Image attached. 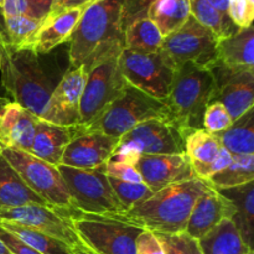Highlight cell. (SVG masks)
Segmentation results:
<instances>
[{"instance_id": "cell-42", "label": "cell", "mask_w": 254, "mask_h": 254, "mask_svg": "<svg viewBox=\"0 0 254 254\" xmlns=\"http://www.w3.org/2000/svg\"><path fill=\"white\" fill-rule=\"evenodd\" d=\"M2 17L9 16H29L32 17L31 9L27 0H5L4 5L0 9Z\"/></svg>"}, {"instance_id": "cell-51", "label": "cell", "mask_w": 254, "mask_h": 254, "mask_svg": "<svg viewBox=\"0 0 254 254\" xmlns=\"http://www.w3.org/2000/svg\"><path fill=\"white\" fill-rule=\"evenodd\" d=\"M9 102H10V99H6V101H4V102H1V103H0V121H1V116H2V112H4L5 106H6Z\"/></svg>"}, {"instance_id": "cell-16", "label": "cell", "mask_w": 254, "mask_h": 254, "mask_svg": "<svg viewBox=\"0 0 254 254\" xmlns=\"http://www.w3.org/2000/svg\"><path fill=\"white\" fill-rule=\"evenodd\" d=\"M118 138L76 127V134L64 149L60 165L76 169L103 168L111 159Z\"/></svg>"}, {"instance_id": "cell-21", "label": "cell", "mask_w": 254, "mask_h": 254, "mask_svg": "<svg viewBox=\"0 0 254 254\" xmlns=\"http://www.w3.org/2000/svg\"><path fill=\"white\" fill-rule=\"evenodd\" d=\"M74 134L76 127L57 126L39 118L29 153L51 165H60L64 149L73 139Z\"/></svg>"}, {"instance_id": "cell-24", "label": "cell", "mask_w": 254, "mask_h": 254, "mask_svg": "<svg viewBox=\"0 0 254 254\" xmlns=\"http://www.w3.org/2000/svg\"><path fill=\"white\" fill-rule=\"evenodd\" d=\"M216 190V189H215ZM218 193L231 201L235 207V217L232 218L243 242L253 250L254 237V183L236 186L231 189L216 190Z\"/></svg>"}, {"instance_id": "cell-43", "label": "cell", "mask_w": 254, "mask_h": 254, "mask_svg": "<svg viewBox=\"0 0 254 254\" xmlns=\"http://www.w3.org/2000/svg\"><path fill=\"white\" fill-rule=\"evenodd\" d=\"M232 160H233L232 154L228 153L225 148H221L217 158L215 159V161H213V163L210 165V168H208L207 174H206L205 181H207L211 176L215 175V174H217V173H220V171H222L223 169L227 168V166L232 163Z\"/></svg>"}, {"instance_id": "cell-22", "label": "cell", "mask_w": 254, "mask_h": 254, "mask_svg": "<svg viewBox=\"0 0 254 254\" xmlns=\"http://www.w3.org/2000/svg\"><path fill=\"white\" fill-rule=\"evenodd\" d=\"M217 62L232 71H254L253 25L217 42Z\"/></svg>"}, {"instance_id": "cell-41", "label": "cell", "mask_w": 254, "mask_h": 254, "mask_svg": "<svg viewBox=\"0 0 254 254\" xmlns=\"http://www.w3.org/2000/svg\"><path fill=\"white\" fill-rule=\"evenodd\" d=\"M0 240L11 251L12 254H41L32 247H30L29 245L22 242L19 237L5 230L1 225H0Z\"/></svg>"}, {"instance_id": "cell-23", "label": "cell", "mask_w": 254, "mask_h": 254, "mask_svg": "<svg viewBox=\"0 0 254 254\" xmlns=\"http://www.w3.org/2000/svg\"><path fill=\"white\" fill-rule=\"evenodd\" d=\"M30 203L47 205L25 184L15 169L0 154V211Z\"/></svg>"}, {"instance_id": "cell-10", "label": "cell", "mask_w": 254, "mask_h": 254, "mask_svg": "<svg viewBox=\"0 0 254 254\" xmlns=\"http://www.w3.org/2000/svg\"><path fill=\"white\" fill-rule=\"evenodd\" d=\"M118 62L127 83L153 98L166 101L176 67L161 50L153 54H139L124 49Z\"/></svg>"}, {"instance_id": "cell-2", "label": "cell", "mask_w": 254, "mask_h": 254, "mask_svg": "<svg viewBox=\"0 0 254 254\" xmlns=\"http://www.w3.org/2000/svg\"><path fill=\"white\" fill-rule=\"evenodd\" d=\"M210 188L198 178L171 184L134 205L124 215L151 232H183L195 203Z\"/></svg>"}, {"instance_id": "cell-25", "label": "cell", "mask_w": 254, "mask_h": 254, "mask_svg": "<svg viewBox=\"0 0 254 254\" xmlns=\"http://www.w3.org/2000/svg\"><path fill=\"white\" fill-rule=\"evenodd\" d=\"M220 149L217 139L205 129H198L186 136L185 155L190 160L196 178L205 180L208 168L217 158Z\"/></svg>"}, {"instance_id": "cell-48", "label": "cell", "mask_w": 254, "mask_h": 254, "mask_svg": "<svg viewBox=\"0 0 254 254\" xmlns=\"http://www.w3.org/2000/svg\"><path fill=\"white\" fill-rule=\"evenodd\" d=\"M5 36H4V31H2V26L0 24V66H1V56H2V46L5 44Z\"/></svg>"}, {"instance_id": "cell-54", "label": "cell", "mask_w": 254, "mask_h": 254, "mask_svg": "<svg viewBox=\"0 0 254 254\" xmlns=\"http://www.w3.org/2000/svg\"><path fill=\"white\" fill-rule=\"evenodd\" d=\"M246 254H254V251H253V250L248 251V252H247V253H246Z\"/></svg>"}, {"instance_id": "cell-34", "label": "cell", "mask_w": 254, "mask_h": 254, "mask_svg": "<svg viewBox=\"0 0 254 254\" xmlns=\"http://www.w3.org/2000/svg\"><path fill=\"white\" fill-rule=\"evenodd\" d=\"M108 180L114 195L127 211L130 210L136 203L149 198L154 193L144 183H128V181H122L118 179L109 178V176Z\"/></svg>"}, {"instance_id": "cell-15", "label": "cell", "mask_w": 254, "mask_h": 254, "mask_svg": "<svg viewBox=\"0 0 254 254\" xmlns=\"http://www.w3.org/2000/svg\"><path fill=\"white\" fill-rule=\"evenodd\" d=\"M210 69L216 81L212 102L225 106L233 121L254 106V71H232L216 62Z\"/></svg>"}, {"instance_id": "cell-50", "label": "cell", "mask_w": 254, "mask_h": 254, "mask_svg": "<svg viewBox=\"0 0 254 254\" xmlns=\"http://www.w3.org/2000/svg\"><path fill=\"white\" fill-rule=\"evenodd\" d=\"M0 254H12L11 251L5 246V243L0 240Z\"/></svg>"}, {"instance_id": "cell-18", "label": "cell", "mask_w": 254, "mask_h": 254, "mask_svg": "<svg viewBox=\"0 0 254 254\" xmlns=\"http://www.w3.org/2000/svg\"><path fill=\"white\" fill-rule=\"evenodd\" d=\"M235 207L213 188L203 193L193 206L189 217L185 232L196 240H201L221 221L232 220L235 217Z\"/></svg>"}, {"instance_id": "cell-17", "label": "cell", "mask_w": 254, "mask_h": 254, "mask_svg": "<svg viewBox=\"0 0 254 254\" xmlns=\"http://www.w3.org/2000/svg\"><path fill=\"white\" fill-rule=\"evenodd\" d=\"M143 183L153 192L171 184L196 178L190 160L184 154L141 155L135 164Z\"/></svg>"}, {"instance_id": "cell-3", "label": "cell", "mask_w": 254, "mask_h": 254, "mask_svg": "<svg viewBox=\"0 0 254 254\" xmlns=\"http://www.w3.org/2000/svg\"><path fill=\"white\" fill-rule=\"evenodd\" d=\"M1 86L15 103L41 118L55 82L40 55L31 49L16 50L5 41L1 56Z\"/></svg>"}, {"instance_id": "cell-30", "label": "cell", "mask_w": 254, "mask_h": 254, "mask_svg": "<svg viewBox=\"0 0 254 254\" xmlns=\"http://www.w3.org/2000/svg\"><path fill=\"white\" fill-rule=\"evenodd\" d=\"M254 180V155H233L226 169L211 176L206 183L216 190L245 185Z\"/></svg>"}, {"instance_id": "cell-47", "label": "cell", "mask_w": 254, "mask_h": 254, "mask_svg": "<svg viewBox=\"0 0 254 254\" xmlns=\"http://www.w3.org/2000/svg\"><path fill=\"white\" fill-rule=\"evenodd\" d=\"M71 254H97V253L93 252L92 250H89V248L87 247V246H84L82 242H79L77 243L76 246L72 247Z\"/></svg>"}, {"instance_id": "cell-35", "label": "cell", "mask_w": 254, "mask_h": 254, "mask_svg": "<svg viewBox=\"0 0 254 254\" xmlns=\"http://www.w3.org/2000/svg\"><path fill=\"white\" fill-rule=\"evenodd\" d=\"M155 233V232H154ZM165 254H202L200 242L183 231L178 233H155Z\"/></svg>"}, {"instance_id": "cell-1", "label": "cell", "mask_w": 254, "mask_h": 254, "mask_svg": "<svg viewBox=\"0 0 254 254\" xmlns=\"http://www.w3.org/2000/svg\"><path fill=\"white\" fill-rule=\"evenodd\" d=\"M123 0H98L86 6L69 37L71 68L83 67L88 73L93 67L126 49L122 21Z\"/></svg>"}, {"instance_id": "cell-13", "label": "cell", "mask_w": 254, "mask_h": 254, "mask_svg": "<svg viewBox=\"0 0 254 254\" xmlns=\"http://www.w3.org/2000/svg\"><path fill=\"white\" fill-rule=\"evenodd\" d=\"M0 221L32 228L62 241L71 247L81 242L64 210L51 207L49 205L30 203L11 210L0 211Z\"/></svg>"}, {"instance_id": "cell-55", "label": "cell", "mask_w": 254, "mask_h": 254, "mask_svg": "<svg viewBox=\"0 0 254 254\" xmlns=\"http://www.w3.org/2000/svg\"><path fill=\"white\" fill-rule=\"evenodd\" d=\"M96 1H98V0H96ZM96 1H94V2H96Z\"/></svg>"}, {"instance_id": "cell-45", "label": "cell", "mask_w": 254, "mask_h": 254, "mask_svg": "<svg viewBox=\"0 0 254 254\" xmlns=\"http://www.w3.org/2000/svg\"><path fill=\"white\" fill-rule=\"evenodd\" d=\"M96 0H64L62 4L60 5L59 10H64V9H72V7H82V6H88L89 4L94 2ZM55 11V12H57ZM54 14V12H52Z\"/></svg>"}, {"instance_id": "cell-12", "label": "cell", "mask_w": 254, "mask_h": 254, "mask_svg": "<svg viewBox=\"0 0 254 254\" xmlns=\"http://www.w3.org/2000/svg\"><path fill=\"white\" fill-rule=\"evenodd\" d=\"M119 56L101 62L87 74L79 104V126L93 123L122 93L127 81L119 68Z\"/></svg>"}, {"instance_id": "cell-8", "label": "cell", "mask_w": 254, "mask_h": 254, "mask_svg": "<svg viewBox=\"0 0 254 254\" xmlns=\"http://www.w3.org/2000/svg\"><path fill=\"white\" fill-rule=\"evenodd\" d=\"M0 154L15 169L25 184L47 205L61 210L76 208L57 166L19 149L0 148Z\"/></svg>"}, {"instance_id": "cell-40", "label": "cell", "mask_w": 254, "mask_h": 254, "mask_svg": "<svg viewBox=\"0 0 254 254\" xmlns=\"http://www.w3.org/2000/svg\"><path fill=\"white\" fill-rule=\"evenodd\" d=\"M136 254H165L156 235L144 230L136 238Z\"/></svg>"}, {"instance_id": "cell-14", "label": "cell", "mask_w": 254, "mask_h": 254, "mask_svg": "<svg viewBox=\"0 0 254 254\" xmlns=\"http://www.w3.org/2000/svg\"><path fill=\"white\" fill-rule=\"evenodd\" d=\"M83 67L71 68L62 76L51 93L40 119L62 127L79 126V104L87 81Z\"/></svg>"}, {"instance_id": "cell-26", "label": "cell", "mask_w": 254, "mask_h": 254, "mask_svg": "<svg viewBox=\"0 0 254 254\" xmlns=\"http://www.w3.org/2000/svg\"><path fill=\"white\" fill-rule=\"evenodd\" d=\"M198 242L202 254H246L251 251L233 221L228 218L221 221Z\"/></svg>"}, {"instance_id": "cell-53", "label": "cell", "mask_w": 254, "mask_h": 254, "mask_svg": "<svg viewBox=\"0 0 254 254\" xmlns=\"http://www.w3.org/2000/svg\"><path fill=\"white\" fill-rule=\"evenodd\" d=\"M4 1H5V0H0V9H1L2 5H4Z\"/></svg>"}, {"instance_id": "cell-46", "label": "cell", "mask_w": 254, "mask_h": 254, "mask_svg": "<svg viewBox=\"0 0 254 254\" xmlns=\"http://www.w3.org/2000/svg\"><path fill=\"white\" fill-rule=\"evenodd\" d=\"M206 1L210 2V4L212 5V6H215L216 9L220 10V11L223 12V14H227L228 0H206Z\"/></svg>"}, {"instance_id": "cell-5", "label": "cell", "mask_w": 254, "mask_h": 254, "mask_svg": "<svg viewBox=\"0 0 254 254\" xmlns=\"http://www.w3.org/2000/svg\"><path fill=\"white\" fill-rule=\"evenodd\" d=\"M79 240L97 254H136V238L145 228L121 213L64 210Z\"/></svg>"}, {"instance_id": "cell-4", "label": "cell", "mask_w": 254, "mask_h": 254, "mask_svg": "<svg viewBox=\"0 0 254 254\" xmlns=\"http://www.w3.org/2000/svg\"><path fill=\"white\" fill-rule=\"evenodd\" d=\"M216 81L212 72L191 62L176 68L165 103L184 138L202 128L205 109L212 102Z\"/></svg>"}, {"instance_id": "cell-52", "label": "cell", "mask_w": 254, "mask_h": 254, "mask_svg": "<svg viewBox=\"0 0 254 254\" xmlns=\"http://www.w3.org/2000/svg\"><path fill=\"white\" fill-rule=\"evenodd\" d=\"M6 99H9V98H6V97L2 96V94L0 93V103H1V102H4V101H6Z\"/></svg>"}, {"instance_id": "cell-28", "label": "cell", "mask_w": 254, "mask_h": 254, "mask_svg": "<svg viewBox=\"0 0 254 254\" xmlns=\"http://www.w3.org/2000/svg\"><path fill=\"white\" fill-rule=\"evenodd\" d=\"M190 15V0H156L148 11V17L164 37L180 29Z\"/></svg>"}, {"instance_id": "cell-38", "label": "cell", "mask_w": 254, "mask_h": 254, "mask_svg": "<svg viewBox=\"0 0 254 254\" xmlns=\"http://www.w3.org/2000/svg\"><path fill=\"white\" fill-rule=\"evenodd\" d=\"M156 0H123L122 1V21L123 27H128L138 20L148 17V11Z\"/></svg>"}, {"instance_id": "cell-6", "label": "cell", "mask_w": 254, "mask_h": 254, "mask_svg": "<svg viewBox=\"0 0 254 254\" xmlns=\"http://www.w3.org/2000/svg\"><path fill=\"white\" fill-rule=\"evenodd\" d=\"M185 153V138L171 119H149L121 136L108 161L135 166L141 155Z\"/></svg>"}, {"instance_id": "cell-19", "label": "cell", "mask_w": 254, "mask_h": 254, "mask_svg": "<svg viewBox=\"0 0 254 254\" xmlns=\"http://www.w3.org/2000/svg\"><path fill=\"white\" fill-rule=\"evenodd\" d=\"M39 118L20 104L10 101L5 106L0 121V148L31 149Z\"/></svg>"}, {"instance_id": "cell-37", "label": "cell", "mask_w": 254, "mask_h": 254, "mask_svg": "<svg viewBox=\"0 0 254 254\" xmlns=\"http://www.w3.org/2000/svg\"><path fill=\"white\" fill-rule=\"evenodd\" d=\"M227 14L238 29L252 26L254 0H228Z\"/></svg>"}, {"instance_id": "cell-29", "label": "cell", "mask_w": 254, "mask_h": 254, "mask_svg": "<svg viewBox=\"0 0 254 254\" xmlns=\"http://www.w3.org/2000/svg\"><path fill=\"white\" fill-rule=\"evenodd\" d=\"M126 49L139 54H153L161 50L164 36L149 17L138 20L124 30Z\"/></svg>"}, {"instance_id": "cell-44", "label": "cell", "mask_w": 254, "mask_h": 254, "mask_svg": "<svg viewBox=\"0 0 254 254\" xmlns=\"http://www.w3.org/2000/svg\"><path fill=\"white\" fill-rule=\"evenodd\" d=\"M34 19L44 20L51 10L54 0H27Z\"/></svg>"}, {"instance_id": "cell-9", "label": "cell", "mask_w": 254, "mask_h": 254, "mask_svg": "<svg viewBox=\"0 0 254 254\" xmlns=\"http://www.w3.org/2000/svg\"><path fill=\"white\" fill-rule=\"evenodd\" d=\"M73 205L77 210L87 213H123L127 212L114 195L108 176L103 168L76 169L57 165Z\"/></svg>"}, {"instance_id": "cell-11", "label": "cell", "mask_w": 254, "mask_h": 254, "mask_svg": "<svg viewBox=\"0 0 254 254\" xmlns=\"http://www.w3.org/2000/svg\"><path fill=\"white\" fill-rule=\"evenodd\" d=\"M217 42L215 35L190 15L180 29L164 37L161 51L176 68L186 62L211 68L217 62Z\"/></svg>"}, {"instance_id": "cell-31", "label": "cell", "mask_w": 254, "mask_h": 254, "mask_svg": "<svg viewBox=\"0 0 254 254\" xmlns=\"http://www.w3.org/2000/svg\"><path fill=\"white\" fill-rule=\"evenodd\" d=\"M190 7L191 15L202 26L210 30L218 41L231 36L238 30L227 14L221 12L206 0H190Z\"/></svg>"}, {"instance_id": "cell-27", "label": "cell", "mask_w": 254, "mask_h": 254, "mask_svg": "<svg viewBox=\"0 0 254 254\" xmlns=\"http://www.w3.org/2000/svg\"><path fill=\"white\" fill-rule=\"evenodd\" d=\"M221 148L232 155H254V109H251L225 131L213 134Z\"/></svg>"}, {"instance_id": "cell-7", "label": "cell", "mask_w": 254, "mask_h": 254, "mask_svg": "<svg viewBox=\"0 0 254 254\" xmlns=\"http://www.w3.org/2000/svg\"><path fill=\"white\" fill-rule=\"evenodd\" d=\"M154 118L171 119L165 102L153 98L127 83L123 93L93 123L81 127L119 139L135 126Z\"/></svg>"}, {"instance_id": "cell-32", "label": "cell", "mask_w": 254, "mask_h": 254, "mask_svg": "<svg viewBox=\"0 0 254 254\" xmlns=\"http://www.w3.org/2000/svg\"><path fill=\"white\" fill-rule=\"evenodd\" d=\"M0 225L41 254H71L72 252L71 246L32 228L2 221H0Z\"/></svg>"}, {"instance_id": "cell-49", "label": "cell", "mask_w": 254, "mask_h": 254, "mask_svg": "<svg viewBox=\"0 0 254 254\" xmlns=\"http://www.w3.org/2000/svg\"><path fill=\"white\" fill-rule=\"evenodd\" d=\"M62 1H64V0H54V4H52V7H51V10H50L49 14H52V12L57 11V10H59V7H60V5L62 4ZM49 14H47V15H49Z\"/></svg>"}, {"instance_id": "cell-39", "label": "cell", "mask_w": 254, "mask_h": 254, "mask_svg": "<svg viewBox=\"0 0 254 254\" xmlns=\"http://www.w3.org/2000/svg\"><path fill=\"white\" fill-rule=\"evenodd\" d=\"M104 171L109 178L128 181V183H143V179H141L140 174L136 170L135 166L129 165V164L119 163V161H108L104 165Z\"/></svg>"}, {"instance_id": "cell-20", "label": "cell", "mask_w": 254, "mask_h": 254, "mask_svg": "<svg viewBox=\"0 0 254 254\" xmlns=\"http://www.w3.org/2000/svg\"><path fill=\"white\" fill-rule=\"evenodd\" d=\"M84 9L86 6L72 7L47 15L42 20L30 49L39 55H46L59 45L69 41Z\"/></svg>"}, {"instance_id": "cell-33", "label": "cell", "mask_w": 254, "mask_h": 254, "mask_svg": "<svg viewBox=\"0 0 254 254\" xmlns=\"http://www.w3.org/2000/svg\"><path fill=\"white\" fill-rule=\"evenodd\" d=\"M42 20L29 16L2 17V31L6 44L16 50L30 49Z\"/></svg>"}, {"instance_id": "cell-36", "label": "cell", "mask_w": 254, "mask_h": 254, "mask_svg": "<svg viewBox=\"0 0 254 254\" xmlns=\"http://www.w3.org/2000/svg\"><path fill=\"white\" fill-rule=\"evenodd\" d=\"M233 123L230 113L220 102H211L205 109L202 119V128L210 134L225 131Z\"/></svg>"}]
</instances>
